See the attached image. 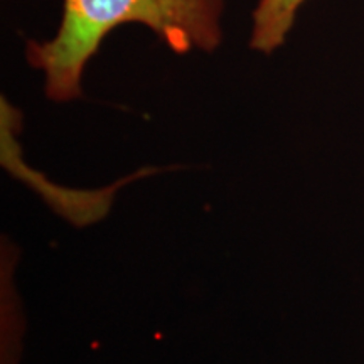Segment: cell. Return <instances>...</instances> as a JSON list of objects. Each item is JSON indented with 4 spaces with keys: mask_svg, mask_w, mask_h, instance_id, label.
I'll list each match as a JSON object with an SVG mask.
<instances>
[{
    "mask_svg": "<svg viewBox=\"0 0 364 364\" xmlns=\"http://www.w3.org/2000/svg\"><path fill=\"white\" fill-rule=\"evenodd\" d=\"M225 0H63L58 33L29 41L26 58L44 73L46 97L71 102L81 97L90 59L117 27L142 24L177 54L215 51L223 41Z\"/></svg>",
    "mask_w": 364,
    "mask_h": 364,
    "instance_id": "obj_1",
    "label": "cell"
},
{
    "mask_svg": "<svg viewBox=\"0 0 364 364\" xmlns=\"http://www.w3.org/2000/svg\"><path fill=\"white\" fill-rule=\"evenodd\" d=\"M307 0H258L252 14L250 48L272 54L285 43L300 7Z\"/></svg>",
    "mask_w": 364,
    "mask_h": 364,
    "instance_id": "obj_2",
    "label": "cell"
}]
</instances>
